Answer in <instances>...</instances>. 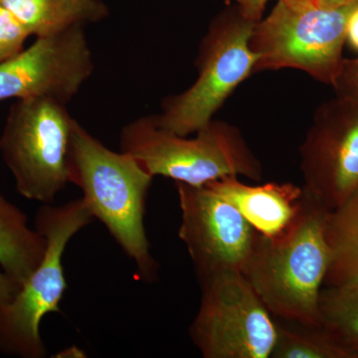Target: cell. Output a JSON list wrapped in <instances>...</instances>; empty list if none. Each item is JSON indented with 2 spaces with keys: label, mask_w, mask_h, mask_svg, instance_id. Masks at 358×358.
Here are the masks:
<instances>
[{
  "label": "cell",
  "mask_w": 358,
  "mask_h": 358,
  "mask_svg": "<svg viewBox=\"0 0 358 358\" xmlns=\"http://www.w3.org/2000/svg\"><path fill=\"white\" fill-rule=\"evenodd\" d=\"M29 36H52L70 28L100 22L109 16L103 0H0Z\"/></svg>",
  "instance_id": "obj_13"
},
{
  "label": "cell",
  "mask_w": 358,
  "mask_h": 358,
  "mask_svg": "<svg viewBox=\"0 0 358 358\" xmlns=\"http://www.w3.org/2000/svg\"><path fill=\"white\" fill-rule=\"evenodd\" d=\"M238 11L252 22H258L262 17L268 0H236Z\"/></svg>",
  "instance_id": "obj_20"
},
{
  "label": "cell",
  "mask_w": 358,
  "mask_h": 358,
  "mask_svg": "<svg viewBox=\"0 0 358 358\" xmlns=\"http://www.w3.org/2000/svg\"><path fill=\"white\" fill-rule=\"evenodd\" d=\"M199 285L201 300L189 336L202 357L271 358L277 324L246 277L225 271Z\"/></svg>",
  "instance_id": "obj_8"
},
{
  "label": "cell",
  "mask_w": 358,
  "mask_h": 358,
  "mask_svg": "<svg viewBox=\"0 0 358 358\" xmlns=\"http://www.w3.org/2000/svg\"><path fill=\"white\" fill-rule=\"evenodd\" d=\"M320 324L358 355V289L324 287L319 298Z\"/></svg>",
  "instance_id": "obj_17"
},
{
  "label": "cell",
  "mask_w": 358,
  "mask_h": 358,
  "mask_svg": "<svg viewBox=\"0 0 358 358\" xmlns=\"http://www.w3.org/2000/svg\"><path fill=\"white\" fill-rule=\"evenodd\" d=\"M338 98L358 103V58L343 59L334 84Z\"/></svg>",
  "instance_id": "obj_19"
},
{
  "label": "cell",
  "mask_w": 358,
  "mask_h": 358,
  "mask_svg": "<svg viewBox=\"0 0 358 358\" xmlns=\"http://www.w3.org/2000/svg\"><path fill=\"white\" fill-rule=\"evenodd\" d=\"M152 179L131 155L110 150L76 120L73 122L69 182L82 190L94 218L105 225L145 282H155L159 273L145 226Z\"/></svg>",
  "instance_id": "obj_2"
},
{
  "label": "cell",
  "mask_w": 358,
  "mask_h": 358,
  "mask_svg": "<svg viewBox=\"0 0 358 358\" xmlns=\"http://www.w3.org/2000/svg\"><path fill=\"white\" fill-rule=\"evenodd\" d=\"M254 25L238 11L210 26L200 44L196 81L183 93L166 98L155 115L162 128L186 136L213 120L226 99L254 73L258 55L249 44Z\"/></svg>",
  "instance_id": "obj_7"
},
{
  "label": "cell",
  "mask_w": 358,
  "mask_h": 358,
  "mask_svg": "<svg viewBox=\"0 0 358 358\" xmlns=\"http://www.w3.org/2000/svg\"><path fill=\"white\" fill-rule=\"evenodd\" d=\"M296 1H313V0H296V1H294V2H296Z\"/></svg>",
  "instance_id": "obj_25"
},
{
  "label": "cell",
  "mask_w": 358,
  "mask_h": 358,
  "mask_svg": "<svg viewBox=\"0 0 358 358\" xmlns=\"http://www.w3.org/2000/svg\"><path fill=\"white\" fill-rule=\"evenodd\" d=\"M317 6L324 7H338L345 6L353 0H313Z\"/></svg>",
  "instance_id": "obj_24"
},
{
  "label": "cell",
  "mask_w": 358,
  "mask_h": 358,
  "mask_svg": "<svg viewBox=\"0 0 358 358\" xmlns=\"http://www.w3.org/2000/svg\"><path fill=\"white\" fill-rule=\"evenodd\" d=\"M20 289V286L14 282L3 271L0 270V307L11 301Z\"/></svg>",
  "instance_id": "obj_21"
},
{
  "label": "cell",
  "mask_w": 358,
  "mask_h": 358,
  "mask_svg": "<svg viewBox=\"0 0 358 358\" xmlns=\"http://www.w3.org/2000/svg\"><path fill=\"white\" fill-rule=\"evenodd\" d=\"M86 353L78 348V346H69V348H65L64 350L57 353L56 357H64V358H76V357H86Z\"/></svg>",
  "instance_id": "obj_23"
},
{
  "label": "cell",
  "mask_w": 358,
  "mask_h": 358,
  "mask_svg": "<svg viewBox=\"0 0 358 358\" xmlns=\"http://www.w3.org/2000/svg\"><path fill=\"white\" fill-rule=\"evenodd\" d=\"M46 239L18 207L0 194V267L18 286L32 274L46 252Z\"/></svg>",
  "instance_id": "obj_14"
},
{
  "label": "cell",
  "mask_w": 358,
  "mask_h": 358,
  "mask_svg": "<svg viewBox=\"0 0 358 358\" xmlns=\"http://www.w3.org/2000/svg\"><path fill=\"white\" fill-rule=\"evenodd\" d=\"M94 69L82 26L36 38L27 49L0 62V101L50 98L68 105Z\"/></svg>",
  "instance_id": "obj_11"
},
{
  "label": "cell",
  "mask_w": 358,
  "mask_h": 358,
  "mask_svg": "<svg viewBox=\"0 0 358 358\" xmlns=\"http://www.w3.org/2000/svg\"><path fill=\"white\" fill-rule=\"evenodd\" d=\"M94 219L82 197L60 206L40 207L35 228L46 239V252L13 300L0 307V352L21 358L46 357L40 324L48 313H61L60 303L67 289L65 250L70 240Z\"/></svg>",
  "instance_id": "obj_4"
},
{
  "label": "cell",
  "mask_w": 358,
  "mask_h": 358,
  "mask_svg": "<svg viewBox=\"0 0 358 358\" xmlns=\"http://www.w3.org/2000/svg\"><path fill=\"white\" fill-rule=\"evenodd\" d=\"M176 185L181 212L178 236L199 282L225 271L243 272L260 232L206 185Z\"/></svg>",
  "instance_id": "obj_9"
},
{
  "label": "cell",
  "mask_w": 358,
  "mask_h": 358,
  "mask_svg": "<svg viewBox=\"0 0 358 358\" xmlns=\"http://www.w3.org/2000/svg\"><path fill=\"white\" fill-rule=\"evenodd\" d=\"M327 236L331 258L324 286L358 289V190L331 212Z\"/></svg>",
  "instance_id": "obj_15"
},
{
  "label": "cell",
  "mask_w": 358,
  "mask_h": 358,
  "mask_svg": "<svg viewBox=\"0 0 358 358\" xmlns=\"http://www.w3.org/2000/svg\"><path fill=\"white\" fill-rule=\"evenodd\" d=\"M207 187L232 204L258 232L275 236L293 222L303 206V187L293 183L245 185L238 176L207 182Z\"/></svg>",
  "instance_id": "obj_12"
},
{
  "label": "cell",
  "mask_w": 358,
  "mask_h": 358,
  "mask_svg": "<svg viewBox=\"0 0 358 358\" xmlns=\"http://www.w3.org/2000/svg\"><path fill=\"white\" fill-rule=\"evenodd\" d=\"M275 320L277 341L271 358H358L352 348L322 324Z\"/></svg>",
  "instance_id": "obj_16"
},
{
  "label": "cell",
  "mask_w": 358,
  "mask_h": 358,
  "mask_svg": "<svg viewBox=\"0 0 358 358\" xmlns=\"http://www.w3.org/2000/svg\"><path fill=\"white\" fill-rule=\"evenodd\" d=\"M357 6L358 0L338 7L279 0L254 25L249 42L258 55L254 72L296 69L333 85L343 60L348 17Z\"/></svg>",
  "instance_id": "obj_5"
},
{
  "label": "cell",
  "mask_w": 358,
  "mask_h": 358,
  "mask_svg": "<svg viewBox=\"0 0 358 358\" xmlns=\"http://www.w3.org/2000/svg\"><path fill=\"white\" fill-rule=\"evenodd\" d=\"M284 1H286V2H294V1H296V0H284Z\"/></svg>",
  "instance_id": "obj_26"
},
{
  "label": "cell",
  "mask_w": 358,
  "mask_h": 358,
  "mask_svg": "<svg viewBox=\"0 0 358 358\" xmlns=\"http://www.w3.org/2000/svg\"><path fill=\"white\" fill-rule=\"evenodd\" d=\"M67 103L50 98L16 100L0 136V152L21 196L51 204L69 183Z\"/></svg>",
  "instance_id": "obj_6"
},
{
  "label": "cell",
  "mask_w": 358,
  "mask_h": 358,
  "mask_svg": "<svg viewBox=\"0 0 358 358\" xmlns=\"http://www.w3.org/2000/svg\"><path fill=\"white\" fill-rule=\"evenodd\" d=\"M195 134L178 136L162 128L155 115H145L122 128L120 148L154 178L194 186L227 176L261 180L262 164L234 126L212 120Z\"/></svg>",
  "instance_id": "obj_3"
},
{
  "label": "cell",
  "mask_w": 358,
  "mask_h": 358,
  "mask_svg": "<svg viewBox=\"0 0 358 358\" xmlns=\"http://www.w3.org/2000/svg\"><path fill=\"white\" fill-rule=\"evenodd\" d=\"M306 192L334 211L358 190V103L320 106L300 148Z\"/></svg>",
  "instance_id": "obj_10"
},
{
  "label": "cell",
  "mask_w": 358,
  "mask_h": 358,
  "mask_svg": "<svg viewBox=\"0 0 358 358\" xmlns=\"http://www.w3.org/2000/svg\"><path fill=\"white\" fill-rule=\"evenodd\" d=\"M305 192L293 222L275 236L259 234L242 274L275 317L320 326L319 298L331 263V210Z\"/></svg>",
  "instance_id": "obj_1"
},
{
  "label": "cell",
  "mask_w": 358,
  "mask_h": 358,
  "mask_svg": "<svg viewBox=\"0 0 358 358\" xmlns=\"http://www.w3.org/2000/svg\"><path fill=\"white\" fill-rule=\"evenodd\" d=\"M29 34L6 6L0 3V62L23 50Z\"/></svg>",
  "instance_id": "obj_18"
},
{
  "label": "cell",
  "mask_w": 358,
  "mask_h": 358,
  "mask_svg": "<svg viewBox=\"0 0 358 358\" xmlns=\"http://www.w3.org/2000/svg\"><path fill=\"white\" fill-rule=\"evenodd\" d=\"M346 40L358 50V6L353 9L346 24Z\"/></svg>",
  "instance_id": "obj_22"
}]
</instances>
